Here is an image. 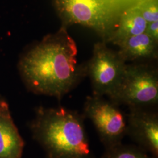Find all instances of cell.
I'll use <instances>...</instances> for the list:
<instances>
[{
	"label": "cell",
	"instance_id": "cell-1",
	"mask_svg": "<svg viewBox=\"0 0 158 158\" xmlns=\"http://www.w3.org/2000/svg\"><path fill=\"white\" fill-rule=\"evenodd\" d=\"M77 56L76 44L63 27L23 53L19 73L29 91L60 100L86 76Z\"/></svg>",
	"mask_w": 158,
	"mask_h": 158
},
{
	"label": "cell",
	"instance_id": "cell-2",
	"mask_svg": "<svg viewBox=\"0 0 158 158\" xmlns=\"http://www.w3.org/2000/svg\"><path fill=\"white\" fill-rule=\"evenodd\" d=\"M85 118L63 107H39L29 127L46 158H97L91 149Z\"/></svg>",
	"mask_w": 158,
	"mask_h": 158
},
{
	"label": "cell",
	"instance_id": "cell-3",
	"mask_svg": "<svg viewBox=\"0 0 158 158\" xmlns=\"http://www.w3.org/2000/svg\"><path fill=\"white\" fill-rule=\"evenodd\" d=\"M117 105L147 108L158 102L157 69L147 64L127 65L120 84L109 97Z\"/></svg>",
	"mask_w": 158,
	"mask_h": 158
},
{
	"label": "cell",
	"instance_id": "cell-4",
	"mask_svg": "<svg viewBox=\"0 0 158 158\" xmlns=\"http://www.w3.org/2000/svg\"><path fill=\"white\" fill-rule=\"evenodd\" d=\"M127 65L118 52L108 48L106 42L96 44L93 56L85 66V75L90 80L93 95L112 96L123 78Z\"/></svg>",
	"mask_w": 158,
	"mask_h": 158
},
{
	"label": "cell",
	"instance_id": "cell-5",
	"mask_svg": "<svg viewBox=\"0 0 158 158\" xmlns=\"http://www.w3.org/2000/svg\"><path fill=\"white\" fill-rule=\"evenodd\" d=\"M57 12L66 25H81L104 32L115 15L113 0H54Z\"/></svg>",
	"mask_w": 158,
	"mask_h": 158
},
{
	"label": "cell",
	"instance_id": "cell-6",
	"mask_svg": "<svg viewBox=\"0 0 158 158\" xmlns=\"http://www.w3.org/2000/svg\"><path fill=\"white\" fill-rule=\"evenodd\" d=\"M83 115L92 121L105 149L122 143L127 135V117L118 105L103 97H88Z\"/></svg>",
	"mask_w": 158,
	"mask_h": 158
},
{
	"label": "cell",
	"instance_id": "cell-7",
	"mask_svg": "<svg viewBox=\"0 0 158 158\" xmlns=\"http://www.w3.org/2000/svg\"><path fill=\"white\" fill-rule=\"evenodd\" d=\"M127 117V135L137 146L158 158V116L143 108H130Z\"/></svg>",
	"mask_w": 158,
	"mask_h": 158
},
{
	"label": "cell",
	"instance_id": "cell-8",
	"mask_svg": "<svg viewBox=\"0 0 158 158\" xmlns=\"http://www.w3.org/2000/svg\"><path fill=\"white\" fill-rule=\"evenodd\" d=\"M24 147L8 103L0 96V158H22Z\"/></svg>",
	"mask_w": 158,
	"mask_h": 158
},
{
	"label": "cell",
	"instance_id": "cell-9",
	"mask_svg": "<svg viewBox=\"0 0 158 158\" xmlns=\"http://www.w3.org/2000/svg\"><path fill=\"white\" fill-rule=\"evenodd\" d=\"M118 46L119 55L125 62L156 59L158 56V41L145 32L114 43Z\"/></svg>",
	"mask_w": 158,
	"mask_h": 158
},
{
	"label": "cell",
	"instance_id": "cell-10",
	"mask_svg": "<svg viewBox=\"0 0 158 158\" xmlns=\"http://www.w3.org/2000/svg\"><path fill=\"white\" fill-rule=\"evenodd\" d=\"M148 23L142 17L137 6L130 8L122 14L118 29L110 40L113 44L119 40L145 33Z\"/></svg>",
	"mask_w": 158,
	"mask_h": 158
},
{
	"label": "cell",
	"instance_id": "cell-11",
	"mask_svg": "<svg viewBox=\"0 0 158 158\" xmlns=\"http://www.w3.org/2000/svg\"><path fill=\"white\" fill-rule=\"evenodd\" d=\"M101 158H155L137 145L121 143L105 149Z\"/></svg>",
	"mask_w": 158,
	"mask_h": 158
},
{
	"label": "cell",
	"instance_id": "cell-12",
	"mask_svg": "<svg viewBox=\"0 0 158 158\" xmlns=\"http://www.w3.org/2000/svg\"><path fill=\"white\" fill-rule=\"evenodd\" d=\"M136 6L148 23L158 21L157 0H142Z\"/></svg>",
	"mask_w": 158,
	"mask_h": 158
},
{
	"label": "cell",
	"instance_id": "cell-13",
	"mask_svg": "<svg viewBox=\"0 0 158 158\" xmlns=\"http://www.w3.org/2000/svg\"><path fill=\"white\" fill-rule=\"evenodd\" d=\"M146 32L155 40H158V22L148 23Z\"/></svg>",
	"mask_w": 158,
	"mask_h": 158
}]
</instances>
